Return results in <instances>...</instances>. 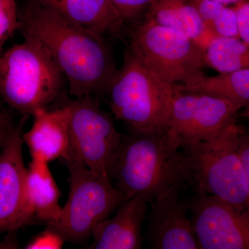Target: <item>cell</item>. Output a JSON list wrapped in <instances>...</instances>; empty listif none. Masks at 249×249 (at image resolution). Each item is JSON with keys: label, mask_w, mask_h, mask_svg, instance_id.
<instances>
[{"label": "cell", "mask_w": 249, "mask_h": 249, "mask_svg": "<svg viewBox=\"0 0 249 249\" xmlns=\"http://www.w3.org/2000/svg\"><path fill=\"white\" fill-rule=\"evenodd\" d=\"M67 105L70 109L69 153L100 178L111 181V165L123 137L112 116L103 110L94 96L74 98Z\"/></svg>", "instance_id": "obj_8"}, {"label": "cell", "mask_w": 249, "mask_h": 249, "mask_svg": "<svg viewBox=\"0 0 249 249\" xmlns=\"http://www.w3.org/2000/svg\"><path fill=\"white\" fill-rule=\"evenodd\" d=\"M129 53L160 79L196 84L204 75V50L181 31L142 19L129 31Z\"/></svg>", "instance_id": "obj_6"}, {"label": "cell", "mask_w": 249, "mask_h": 249, "mask_svg": "<svg viewBox=\"0 0 249 249\" xmlns=\"http://www.w3.org/2000/svg\"><path fill=\"white\" fill-rule=\"evenodd\" d=\"M65 240L56 231L47 227L44 231L36 235L26 245L28 249H58L62 248Z\"/></svg>", "instance_id": "obj_23"}, {"label": "cell", "mask_w": 249, "mask_h": 249, "mask_svg": "<svg viewBox=\"0 0 249 249\" xmlns=\"http://www.w3.org/2000/svg\"><path fill=\"white\" fill-rule=\"evenodd\" d=\"M14 126L12 116L6 109L0 107V150Z\"/></svg>", "instance_id": "obj_26"}, {"label": "cell", "mask_w": 249, "mask_h": 249, "mask_svg": "<svg viewBox=\"0 0 249 249\" xmlns=\"http://www.w3.org/2000/svg\"><path fill=\"white\" fill-rule=\"evenodd\" d=\"M64 19L98 35L116 34L124 25L110 0H36Z\"/></svg>", "instance_id": "obj_15"}, {"label": "cell", "mask_w": 249, "mask_h": 249, "mask_svg": "<svg viewBox=\"0 0 249 249\" xmlns=\"http://www.w3.org/2000/svg\"><path fill=\"white\" fill-rule=\"evenodd\" d=\"M32 116V126L22 134L32 160L48 163L58 159L66 160L70 149L68 105L52 110L38 109Z\"/></svg>", "instance_id": "obj_13"}, {"label": "cell", "mask_w": 249, "mask_h": 249, "mask_svg": "<svg viewBox=\"0 0 249 249\" xmlns=\"http://www.w3.org/2000/svg\"><path fill=\"white\" fill-rule=\"evenodd\" d=\"M175 85L140 63L128 51L106 91L111 112L133 133L165 132Z\"/></svg>", "instance_id": "obj_3"}, {"label": "cell", "mask_w": 249, "mask_h": 249, "mask_svg": "<svg viewBox=\"0 0 249 249\" xmlns=\"http://www.w3.org/2000/svg\"><path fill=\"white\" fill-rule=\"evenodd\" d=\"M23 36L35 39L50 54L74 98L106 93L118 69L103 36L69 22L36 0L19 11Z\"/></svg>", "instance_id": "obj_1"}, {"label": "cell", "mask_w": 249, "mask_h": 249, "mask_svg": "<svg viewBox=\"0 0 249 249\" xmlns=\"http://www.w3.org/2000/svg\"><path fill=\"white\" fill-rule=\"evenodd\" d=\"M232 8L235 12L239 38L249 46V0H240Z\"/></svg>", "instance_id": "obj_24"}, {"label": "cell", "mask_w": 249, "mask_h": 249, "mask_svg": "<svg viewBox=\"0 0 249 249\" xmlns=\"http://www.w3.org/2000/svg\"><path fill=\"white\" fill-rule=\"evenodd\" d=\"M154 0H110L124 24L135 22Z\"/></svg>", "instance_id": "obj_22"}, {"label": "cell", "mask_w": 249, "mask_h": 249, "mask_svg": "<svg viewBox=\"0 0 249 249\" xmlns=\"http://www.w3.org/2000/svg\"><path fill=\"white\" fill-rule=\"evenodd\" d=\"M60 190L49 169L48 163L31 160L27 168L26 201L29 224L34 220L53 225L61 214Z\"/></svg>", "instance_id": "obj_16"}, {"label": "cell", "mask_w": 249, "mask_h": 249, "mask_svg": "<svg viewBox=\"0 0 249 249\" xmlns=\"http://www.w3.org/2000/svg\"><path fill=\"white\" fill-rule=\"evenodd\" d=\"M212 1H217V2L222 3L225 5H229L231 4H235L237 1L240 0H212Z\"/></svg>", "instance_id": "obj_27"}, {"label": "cell", "mask_w": 249, "mask_h": 249, "mask_svg": "<svg viewBox=\"0 0 249 249\" xmlns=\"http://www.w3.org/2000/svg\"><path fill=\"white\" fill-rule=\"evenodd\" d=\"M147 203L140 196L124 199L114 217L104 219L94 228L90 249H142V227L146 215Z\"/></svg>", "instance_id": "obj_14"}, {"label": "cell", "mask_w": 249, "mask_h": 249, "mask_svg": "<svg viewBox=\"0 0 249 249\" xmlns=\"http://www.w3.org/2000/svg\"><path fill=\"white\" fill-rule=\"evenodd\" d=\"M111 180L126 198L140 196L150 202L173 186L188 184L184 156L166 132H129L123 135Z\"/></svg>", "instance_id": "obj_2"}, {"label": "cell", "mask_w": 249, "mask_h": 249, "mask_svg": "<svg viewBox=\"0 0 249 249\" xmlns=\"http://www.w3.org/2000/svg\"><path fill=\"white\" fill-rule=\"evenodd\" d=\"M175 87L182 92L201 93L225 100L240 109L249 107V68L219 73L217 76H204L196 84L190 86Z\"/></svg>", "instance_id": "obj_18"}, {"label": "cell", "mask_w": 249, "mask_h": 249, "mask_svg": "<svg viewBox=\"0 0 249 249\" xmlns=\"http://www.w3.org/2000/svg\"><path fill=\"white\" fill-rule=\"evenodd\" d=\"M236 120L209 140L183 145L188 184L197 194L212 195L241 209H249V178L236 148Z\"/></svg>", "instance_id": "obj_5"}, {"label": "cell", "mask_w": 249, "mask_h": 249, "mask_svg": "<svg viewBox=\"0 0 249 249\" xmlns=\"http://www.w3.org/2000/svg\"><path fill=\"white\" fill-rule=\"evenodd\" d=\"M19 27V10L16 0H0V55L6 40Z\"/></svg>", "instance_id": "obj_21"}, {"label": "cell", "mask_w": 249, "mask_h": 249, "mask_svg": "<svg viewBox=\"0 0 249 249\" xmlns=\"http://www.w3.org/2000/svg\"><path fill=\"white\" fill-rule=\"evenodd\" d=\"M249 48L239 37L216 36L204 49V65L219 73L249 68Z\"/></svg>", "instance_id": "obj_19"}, {"label": "cell", "mask_w": 249, "mask_h": 249, "mask_svg": "<svg viewBox=\"0 0 249 249\" xmlns=\"http://www.w3.org/2000/svg\"><path fill=\"white\" fill-rule=\"evenodd\" d=\"M239 110L225 100L176 89L166 134L178 149L209 140L236 120Z\"/></svg>", "instance_id": "obj_9"}, {"label": "cell", "mask_w": 249, "mask_h": 249, "mask_svg": "<svg viewBox=\"0 0 249 249\" xmlns=\"http://www.w3.org/2000/svg\"><path fill=\"white\" fill-rule=\"evenodd\" d=\"M181 189L173 186L150 202L145 237L152 249H199L186 203L180 198Z\"/></svg>", "instance_id": "obj_12"}, {"label": "cell", "mask_w": 249, "mask_h": 249, "mask_svg": "<svg viewBox=\"0 0 249 249\" xmlns=\"http://www.w3.org/2000/svg\"><path fill=\"white\" fill-rule=\"evenodd\" d=\"M186 205L199 249L249 248V209L217 196L197 193Z\"/></svg>", "instance_id": "obj_10"}, {"label": "cell", "mask_w": 249, "mask_h": 249, "mask_svg": "<svg viewBox=\"0 0 249 249\" xmlns=\"http://www.w3.org/2000/svg\"><path fill=\"white\" fill-rule=\"evenodd\" d=\"M28 116L15 124L0 150V233L29 224L22 134Z\"/></svg>", "instance_id": "obj_11"}, {"label": "cell", "mask_w": 249, "mask_h": 249, "mask_svg": "<svg viewBox=\"0 0 249 249\" xmlns=\"http://www.w3.org/2000/svg\"><path fill=\"white\" fill-rule=\"evenodd\" d=\"M144 19L181 31L196 43L209 29L190 0H154Z\"/></svg>", "instance_id": "obj_17"}, {"label": "cell", "mask_w": 249, "mask_h": 249, "mask_svg": "<svg viewBox=\"0 0 249 249\" xmlns=\"http://www.w3.org/2000/svg\"><path fill=\"white\" fill-rule=\"evenodd\" d=\"M24 38L0 55V98L11 109L29 116L56 99L65 78L40 42Z\"/></svg>", "instance_id": "obj_4"}, {"label": "cell", "mask_w": 249, "mask_h": 249, "mask_svg": "<svg viewBox=\"0 0 249 249\" xmlns=\"http://www.w3.org/2000/svg\"><path fill=\"white\" fill-rule=\"evenodd\" d=\"M236 148L246 175L249 178V137L245 127L239 124Z\"/></svg>", "instance_id": "obj_25"}, {"label": "cell", "mask_w": 249, "mask_h": 249, "mask_svg": "<svg viewBox=\"0 0 249 249\" xmlns=\"http://www.w3.org/2000/svg\"><path fill=\"white\" fill-rule=\"evenodd\" d=\"M64 160L70 172V195L58 221L49 227L65 242L83 243L91 237L97 224L127 198L111 181L100 178L73 154L69 153Z\"/></svg>", "instance_id": "obj_7"}, {"label": "cell", "mask_w": 249, "mask_h": 249, "mask_svg": "<svg viewBox=\"0 0 249 249\" xmlns=\"http://www.w3.org/2000/svg\"><path fill=\"white\" fill-rule=\"evenodd\" d=\"M206 28L218 36L239 37L235 12L229 5L212 0H190Z\"/></svg>", "instance_id": "obj_20"}]
</instances>
